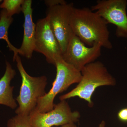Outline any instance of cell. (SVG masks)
<instances>
[{
	"instance_id": "cell-16",
	"label": "cell",
	"mask_w": 127,
	"mask_h": 127,
	"mask_svg": "<svg viewBox=\"0 0 127 127\" xmlns=\"http://www.w3.org/2000/svg\"><path fill=\"white\" fill-rule=\"evenodd\" d=\"M45 3L46 5L49 7L57 5L66 4L67 2L64 0H47L45 1Z\"/></svg>"
},
{
	"instance_id": "cell-15",
	"label": "cell",
	"mask_w": 127,
	"mask_h": 127,
	"mask_svg": "<svg viewBox=\"0 0 127 127\" xmlns=\"http://www.w3.org/2000/svg\"><path fill=\"white\" fill-rule=\"evenodd\" d=\"M119 120L123 122H127V107L122 108L119 111L117 114Z\"/></svg>"
},
{
	"instance_id": "cell-12",
	"label": "cell",
	"mask_w": 127,
	"mask_h": 127,
	"mask_svg": "<svg viewBox=\"0 0 127 127\" xmlns=\"http://www.w3.org/2000/svg\"><path fill=\"white\" fill-rule=\"evenodd\" d=\"M12 17L10 16L7 14V11L3 9L0 13V40L3 39L6 41L9 50L14 52L13 59L18 55V48L12 45L9 40L8 31L10 26L13 21Z\"/></svg>"
},
{
	"instance_id": "cell-3",
	"label": "cell",
	"mask_w": 127,
	"mask_h": 127,
	"mask_svg": "<svg viewBox=\"0 0 127 127\" xmlns=\"http://www.w3.org/2000/svg\"><path fill=\"white\" fill-rule=\"evenodd\" d=\"M22 78L19 95L16 98L19 106L15 111L17 115L29 116L35 109L38 101L45 95L47 78L45 76L34 77L28 74L18 55L13 59Z\"/></svg>"
},
{
	"instance_id": "cell-1",
	"label": "cell",
	"mask_w": 127,
	"mask_h": 127,
	"mask_svg": "<svg viewBox=\"0 0 127 127\" xmlns=\"http://www.w3.org/2000/svg\"><path fill=\"white\" fill-rule=\"evenodd\" d=\"M108 23L96 12L88 7H74L70 17V25L73 34L86 45L93 46L99 43L102 47L112 49L109 40Z\"/></svg>"
},
{
	"instance_id": "cell-14",
	"label": "cell",
	"mask_w": 127,
	"mask_h": 127,
	"mask_svg": "<svg viewBox=\"0 0 127 127\" xmlns=\"http://www.w3.org/2000/svg\"><path fill=\"white\" fill-rule=\"evenodd\" d=\"M7 127H34L30 121L29 116L16 115L9 119Z\"/></svg>"
},
{
	"instance_id": "cell-6",
	"label": "cell",
	"mask_w": 127,
	"mask_h": 127,
	"mask_svg": "<svg viewBox=\"0 0 127 127\" xmlns=\"http://www.w3.org/2000/svg\"><path fill=\"white\" fill-rule=\"evenodd\" d=\"M127 0H98L91 7L107 23L116 26V35L127 39Z\"/></svg>"
},
{
	"instance_id": "cell-18",
	"label": "cell",
	"mask_w": 127,
	"mask_h": 127,
	"mask_svg": "<svg viewBox=\"0 0 127 127\" xmlns=\"http://www.w3.org/2000/svg\"><path fill=\"white\" fill-rule=\"evenodd\" d=\"M106 122L104 120H102L98 125V127H105L106 126Z\"/></svg>"
},
{
	"instance_id": "cell-10",
	"label": "cell",
	"mask_w": 127,
	"mask_h": 127,
	"mask_svg": "<svg viewBox=\"0 0 127 127\" xmlns=\"http://www.w3.org/2000/svg\"><path fill=\"white\" fill-rule=\"evenodd\" d=\"M32 2L31 0H24L22 6V11L25 17L24 35L22 44L18 48V54L27 59L32 58L35 47L36 24L32 21Z\"/></svg>"
},
{
	"instance_id": "cell-13",
	"label": "cell",
	"mask_w": 127,
	"mask_h": 127,
	"mask_svg": "<svg viewBox=\"0 0 127 127\" xmlns=\"http://www.w3.org/2000/svg\"><path fill=\"white\" fill-rule=\"evenodd\" d=\"M24 0H4L0 5V8L5 9L11 17L22 11V6Z\"/></svg>"
},
{
	"instance_id": "cell-9",
	"label": "cell",
	"mask_w": 127,
	"mask_h": 127,
	"mask_svg": "<svg viewBox=\"0 0 127 127\" xmlns=\"http://www.w3.org/2000/svg\"><path fill=\"white\" fill-rule=\"evenodd\" d=\"M34 51L43 54L47 62L54 65L56 59L62 57L61 47L46 17L39 19L36 24Z\"/></svg>"
},
{
	"instance_id": "cell-8",
	"label": "cell",
	"mask_w": 127,
	"mask_h": 127,
	"mask_svg": "<svg viewBox=\"0 0 127 127\" xmlns=\"http://www.w3.org/2000/svg\"><path fill=\"white\" fill-rule=\"evenodd\" d=\"M102 46L96 43L88 47L75 34L71 36L62 58L67 63L81 71L87 64L95 62L101 55Z\"/></svg>"
},
{
	"instance_id": "cell-5",
	"label": "cell",
	"mask_w": 127,
	"mask_h": 127,
	"mask_svg": "<svg viewBox=\"0 0 127 127\" xmlns=\"http://www.w3.org/2000/svg\"><path fill=\"white\" fill-rule=\"evenodd\" d=\"M29 117L34 127H53L75 123L79 121L81 114L78 111H72L68 102L63 100L55 104L51 111L42 113L35 109Z\"/></svg>"
},
{
	"instance_id": "cell-2",
	"label": "cell",
	"mask_w": 127,
	"mask_h": 127,
	"mask_svg": "<svg viewBox=\"0 0 127 127\" xmlns=\"http://www.w3.org/2000/svg\"><path fill=\"white\" fill-rule=\"evenodd\" d=\"M81 72V79L79 83L68 93L60 96V101L77 97L86 101L88 103L89 106L92 107L94 103L92 100V96L98 87L103 86H114L117 84L116 78L100 61H95L87 64Z\"/></svg>"
},
{
	"instance_id": "cell-11",
	"label": "cell",
	"mask_w": 127,
	"mask_h": 127,
	"mask_svg": "<svg viewBox=\"0 0 127 127\" xmlns=\"http://www.w3.org/2000/svg\"><path fill=\"white\" fill-rule=\"evenodd\" d=\"M15 70L6 62V68L4 76L0 79V104L15 109L17 105L13 95L14 87L10 85L12 79L15 76Z\"/></svg>"
},
{
	"instance_id": "cell-7",
	"label": "cell",
	"mask_w": 127,
	"mask_h": 127,
	"mask_svg": "<svg viewBox=\"0 0 127 127\" xmlns=\"http://www.w3.org/2000/svg\"><path fill=\"white\" fill-rule=\"evenodd\" d=\"M74 7L72 3H66L48 7L47 10L46 17L61 47L62 55L73 34L70 25V17Z\"/></svg>"
},
{
	"instance_id": "cell-19",
	"label": "cell",
	"mask_w": 127,
	"mask_h": 127,
	"mask_svg": "<svg viewBox=\"0 0 127 127\" xmlns=\"http://www.w3.org/2000/svg\"><path fill=\"white\" fill-rule=\"evenodd\" d=\"M1 1H1V0H0V2H1Z\"/></svg>"
},
{
	"instance_id": "cell-4",
	"label": "cell",
	"mask_w": 127,
	"mask_h": 127,
	"mask_svg": "<svg viewBox=\"0 0 127 127\" xmlns=\"http://www.w3.org/2000/svg\"><path fill=\"white\" fill-rule=\"evenodd\" d=\"M55 66L56 68V76L52 87L39 99L35 108L40 112L46 113L52 110L56 96L66 91L72 84L79 83L81 79V71L66 62L62 57L56 59Z\"/></svg>"
},
{
	"instance_id": "cell-17",
	"label": "cell",
	"mask_w": 127,
	"mask_h": 127,
	"mask_svg": "<svg viewBox=\"0 0 127 127\" xmlns=\"http://www.w3.org/2000/svg\"><path fill=\"white\" fill-rule=\"evenodd\" d=\"M60 127H77L75 123L68 124L66 125L61 126Z\"/></svg>"
}]
</instances>
